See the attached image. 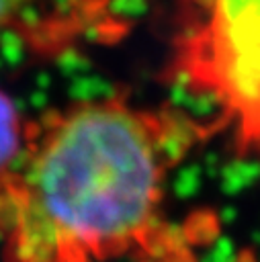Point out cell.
Returning a JSON list of instances; mask_svg holds the SVG:
<instances>
[{"instance_id":"2","label":"cell","mask_w":260,"mask_h":262,"mask_svg":"<svg viewBox=\"0 0 260 262\" xmlns=\"http://www.w3.org/2000/svg\"><path fill=\"white\" fill-rule=\"evenodd\" d=\"M172 70L240 151H260V0H178Z\"/></svg>"},{"instance_id":"3","label":"cell","mask_w":260,"mask_h":262,"mask_svg":"<svg viewBox=\"0 0 260 262\" xmlns=\"http://www.w3.org/2000/svg\"><path fill=\"white\" fill-rule=\"evenodd\" d=\"M121 0H0V45L14 37L41 55L102 45L125 33Z\"/></svg>"},{"instance_id":"1","label":"cell","mask_w":260,"mask_h":262,"mask_svg":"<svg viewBox=\"0 0 260 262\" xmlns=\"http://www.w3.org/2000/svg\"><path fill=\"white\" fill-rule=\"evenodd\" d=\"M217 123L127 96L27 121L0 176L2 262H192L170 221L176 168Z\"/></svg>"},{"instance_id":"4","label":"cell","mask_w":260,"mask_h":262,"mask_svg":"<svg viewBox=\"0 0 260 262\" xmlns=\"http://www.w3.org/2000/svg\"><path fill=\"white\" fill-rule=\"evenodd\" d=\"M27 121L20 117L14 100L0 90V176L12 164L20 149Z\"/></svg>"}]
</instances>
